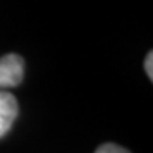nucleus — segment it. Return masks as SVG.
Returning <instances> with one entry per match:
<instances>
[{"instance_id": "obj_1", "label": "nucleus", "mask_w": 153, "mask_h": 153, "mask_svg": "<svg viewBox=\"0 0 153 153\" xmlns=\"http://www.w3.org/2000/svg\"><path fill=\"white\" fill-rule=\"evenodd\" d=\"M24 78V60L16 53L0 58V90L17 87Z\"/></svg>"}, {"instance_id": "obj_2", "label": "nucleus", "mask_w": 153, "mask_h": 153, "mask_svg": "<svg viewBox=\"0 0 153 153\" xmlns=\"http://www.w3.org/2000/svg\"><path fill=\"white\" fill-rule=\"evenodd\" d=\"M19 114V104L16 97L7 90H0V138L10 131Z\"/></svg>"}, {"instance_id": "obj_3", "label": "nucleus", "mask_w": 153, "mask_h": 153, "mask_svg": "<svg viewBox=\"0 0 153 153\" xmlns=\"http://www.w3.org/2000/svg\"><path fill=\"white\" fill-rule=\"evenodd\" d=\"M95 153H129V152H128L126 148L116 145V143H104V145H100V146L97 148Z\"/></svg>"}, {"instance_id": "obj_4", "label": "nucleus", "mask_w": 153, "mask_h": 153, "mask_svg": "<svg viewBox=\"0 0 153 153\" xmlns=\"http://www.w3.org/2000/svg\"><path fill=\"white\" fill-rule=\"evenodd\" d=\"M152 63H153V53L150 51L148 56H146V60H145V70H146V75H148L150 80L153 78V66H152Z\"/></svg>"}]
</instances>
